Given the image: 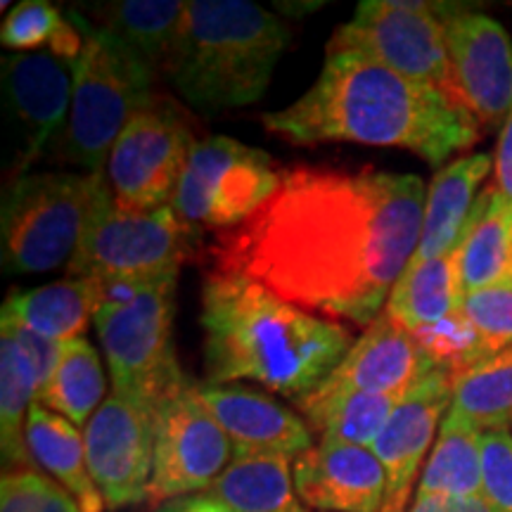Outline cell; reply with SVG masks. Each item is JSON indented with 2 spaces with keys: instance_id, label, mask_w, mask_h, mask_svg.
<instances>
[{
  "instance_id": "obj_1",
  "label": "cell",
  "mask_w": 512,
  "mask_h": 512,
  "mask_svg": "<svg viewBox=\"0 0 512 512\" xmlns=\"http://www.w3.org/2000/svg\"><path fill=\"white\" fill-rule=\"evenodd\" d=\"M425 200L413 174L294 166L252 219L216 235L211 264L368 328L420 245Z\"/></svg>"
},
{
  "instance_id": "obj_2",
  "label": "cell",
  "mask_w": 512,
  "mask_h": 512,
  "mask_svg": "<svg viewBox=\"0 0 512 512\" xmlns=\"http://www.w3.org/2000/svg\"><path fill=\"white\" fill-rule=\"evenodd\" d=\"M261 124L294 145L399 147L430 166L470 150L482 136L456 102L361 53H328L309 91L285 110L261 114Z\"/></svg>"
},
{
  "instance_id": "obj_3",
  "label": "cell",
  "mask_w": 512,
  "mask_h": 512,
  "mask_svg": "<svg viewBox=\"0 0 512 512\" xmlns=\"http://www.w3.org/2000/svg\"><path fill=\"white\" fill-rule=\"evenodd\" d=\"M200 323L209 384L252 380L294 401L328 380L354 344L347 325L221 271L204 278Z\"/></svg>"
},
{
  "instance_id": "obj_4",
  "label": "cell",
  "mask_w": 512,
  "mask_h": 512,
  "mask_svg": "<svg viewBox=\"0 0 512 512\" xmlns=\"http://www.w3.org/2000/svg\"><path fill=\"white\" fill-rule=\"evenodd\" d=\"M287 43L290 31L261 5L192 0L164 74L197 110H235L266 93Z\"/></svg>"
},
{
  "instance_id": "obj_5",
  "label": "cell",
  "mask_w": 512,
  "mask_h": 512,
  "mask_svg": "<svg viewBox=\"0 0 512 512\" xmlns=\"http://www.w3.org/2000/svg\"><path fill=\"white\" fill-rule=\"evenodd\" d=\"M83 34L81 57L74 64L69 117L57 143L62 162L102 174L119 133L133 114L155 98V69L112 31L72 10Z\"/></svg>"
},
{
  "instance_id": "obj_6",
  "label": "cell",
  "mask_w": 512,
  "mask_h": 512,
  "mask_svg": "<svg viewBox=\"0 0 512 512\" xmlns=\"http://www.w3.org/2000/svg\"><path fill=\"white\" fill-rule=\"evenodd\" d=\"M102 174H24L3 200L5 273H46L69 264L91 219Z\"/></svg>"
},
{
  "instance_id": "obj_7",
  "label": "cell",
  "mask_w": 512,
  "mask_h": 512,
  "mask_svg": "<svg viewBox=\"0 0 512 512\" xmlns=\"http://www.w3.org/2000/svg\"><path fill=\"white\" fill-rule=\"evenodd\" d=\"M176 287L178 275H166L131 304L95 313L114 394L157 408L190 380L174 349Z\"/></svg>"
},
{
  "instance_id": "obj_8",
  "label": "cell",
  "mask_w": 512,
  "mask_h": 512,
  "mask_svg": "<svg viewBox=\"0 0 512 512\" xmlns=\"http://www.w3.org/2000/svg\"><path fill=\"white\" fill-rule=\"evenodd\" d=\"M285 171L259 147L228 136L197 140L178 181L171 209L192 233H226L271 200Z\"/></svg>"
},
{
  "instance_id": "obj_9",
  "label": "cell",
  "mask_w": 512,
  "mask_h": 512,
  "mask_svg": "<svg viewBox=\"0 0 512 512\" xmlns=\"http://www.w3.org/2000/svg\"><path fill=\"white\" fill-rule=\"evenodd\" d=\"M192 238L171 204L150 214L121 211L105 178L67 271L74 278L178 275L192 256Z\"/></svg>"
},
{
  "instance_id": "obj_10",
  "label": "cell",
  "mask_w": 512,
  "mask_h": 512,
  "mask_svg": "<svg viewBox=\"0 0 512 512\" xmlns=\"http://www.w3.org/2000/svg\"><path fill=\"white\" fill-rule=\"evenodd\" d=\"M328 53H361L463 107L448 60L444 24L427 12L425 3L366 0L354 19L335 31Z\"/></svg>"
},
{
  "instance_id": "obj_11",
  "label": "cell",
  "mask_w": 512,
  "mask_h": 512,
  "mask_svg": "<svg viewBox=\"0 0 512 512\" xmlns=\"http://www.w3.org/2000/svg\"><path fill=\"white\" fill-rule=\"evenodd\" d=\"M195 143L183 110L155 95L133 114L107 159L105 178L117 207L128 214L169 207Z\"/></svg>"
},
{
  "instance_id": "obj_12",
  "label": "cell",
  "mask_w": 512,
  "mask_h": 512,
  "mask_svg": "<svg viewBox=\"0 0 512 512\" xmlns=\"http://www.w3.org/2000/svg\"><path fill=\"white\" fill-rule=\"evenodd\" d=\"M233 460V446L200 396V384L188 380L157 406L155 465L147 503L202 494Z\"/></svg>"
},
{
  "instance_id": "obj_13",
  "label": "cell",
  "mask_w": 512,
  "mask_h": 512,
  "mask_svg": "<svg viewBox=\"0 0 512 512\" xmlns=\"http://www.w3.org/2000/svg\"><path fill=\"white\" fill-rule=\"evenodd\" d=\"M157 408L110 394L83 427L86 458L107 510L147 503Z\"/></svg>"
},
{
  "instance_id": "obj_14",
  "label": "cell",
  "mask_w": 512,
  "mask_h": 512,
  "mask_svg": "<svg viewBox=\"0 0 512 512\" xmlns=\"http://www.w3.org/2000/svg\"><path fill=\"white\" fill-rule=\"evenodd\" d=\"M458 98L479 128L494 133L512 112V38L484 12L453 5L441 19Z\"/></svg>"
},
{
  "instance_id": "obj_15",
  "label": "cell",
  "mask_w": 512,
  "mask_h": 512,
  "mask_svg": "<svg viewBox=\"0 0 512 512\" xmlns=\"http://www.w3.org/2000/svg\"><path fill=\"white\" fill-rule=\"evenodd\" d=\"M74 91V64L41 50L3 57V95L19 133L15 159L17 178L60 138L69 117Z\"/></svg>"
},
{
  "instance_id": "obj_16",
  "label": "cell",
  "mask_w": 512,
  "mask_h": 512,
  "mask_svg": "<svg viewBox=\"0 0 512 512\" xmlns=\"http://www.w3.org/2000/svg\"><path fill=\"white\" fill-rule=\"evenodd\" d=\"M453 401V377L437 368L399 401L380 437L370 446L387 475V498L382 512H408L411 491L439 422Z\"/></svg>"
},
{
  "instance_id": "obj_17",
  "label": "cell",
  "mask_w": 512,
  "mask_h": 512,
  "mask_svg": "<svg viewBox=\"0 0 512 512\" xmlns=\"http://www.w3.org/2000/svg\"><path fill=\"white\" fill-rule=\"evenodd\" d=\"M200 396L233 446V458L297 460L313 448L304 418L245 384H200Z\"/></svg>"
},
{
  "instance_id": "obj_18",
  "label": "cell",
  "mask_w": 512,
  "mask_h": 512,
  "mask_svg": "<svg viewBox=\"0 0 512 512\" xmlns=\"http://www.w3.org/2000/svg\"><path fill=\"white\" fill-rule=\"evenodd\" d=\"M294 489L323 512H382L387 475L370 448L320 439L294 460Z\"/></svg>"
},
{
  "instance_id": "obj_19",
  "label": "cell",
  "mask_w": 512,
  "mask_h": 512,
  "mask_svg": "<svg viewBox=\"0 0 512 512\" xmlns=\"http://www.w3.org/2000/svg\"><path fill=\"white\" fill-rule=\"evenodd\" d=\"M434 370L437 366L418 339L382 311L320 387L332 392L406 396Z\"/></svg>"
},
{
  "instance_id": "obj_20",
  "label": "cell",
  "mask_w": 512,
  "mask_h": 512,
  "mask_svg": "<svg viewBox=\"0 0 512 512\" xmlns=\"http://www.w3.org/2000/svg\"><path fill=\"white\" fill-rule=\"evenodd\" d=\"M494 159L486 152L463 155L441 166L434 174L425 200L420 245L408 266L425 264L456 252L463 240L467 219L477 202V188L489 176Z\"/></svg>"
},
{
  "instance_id": "obj_21",
  "label": "cell",
  "mask_w": 512,
  "mask_h": 512,
  "mask_svg": "<svg viewBox=\"0 0 512 512\" xmlns=\"http://www.w3.org/2000/svg\"><path fill=\"white\" fill-rule=\"evenodd\" d=\"M463 294L512 285V200L486 185L467 219L458 247Z\"/></svg>"
},
{
  "instance_id": "obj_22",
  "label": "cell",
  "mask_w": 512,
  "mask_h": 512,
  "mask_svg": "<svg viewBox=\"0 0 512 512\" xmlns=\"http://www.w3.org/2000/svg\"><path fill=\"white\" fill-rule=\"evenodd\" d=\"M98 311V280L64 278L31 290H15L3 304V323H15L57 344L86 332Z\"/></svg>"
},
{
  "instance_id": "obj_23",
  "label": "cell",
  "mask_w": 512,
  "mask_h": 512,
  "mask_svg": "<svg viewBox=\"0 0 512 512\" xmlns=\"http://www.w3.org/2000/svg\"><path fill=\"white\" fill-rule=\"evenodd\" d=\"M27 446L34 465L72 494L83 512H105V498L93 482L83 432L74 422L34 403L27 422Z\"/></svg>"
},
{
  "instance_id": "obj_24",
  "label": "cell",
  "mask_w": 512,
  "mask_h": 512,
  "mask_svg": "<svg viewBox=\"0 0 512 512\" xmlns=\"http://www.w3.org/2000/svg\"><path fill=\"white\" fill-rule=\"evenodd\" d=\"M188 3L181 0H117L88 5L98 27L131 46L155 72H166Z\"/></svg>"
},
{
  "instance_id": "obj_25",
  "label": "cell",
  "mask_w": 512,
  "mask_h": 512,
  "mask_svg": "<svg viewBox=\"0 0 512 512\" xmlns=\"http://www.w3.org/2000/svg\"><path fill=\"white\" fill-rule=\"evenodd\" d=\"M463 285H460V264L456 252L408 266L389 292L384 313L406 332L437 323L448 313L460 309Z\"/></svg>"
},
{
  "instance_id": "obj_26",
  "label": "cell",
  "mask_w": 512,
  "mask_h": 512,
  "mask_svg": "<svg viewBox=\"0 0 512 512\" xmlns=\"http://www.w3.org/2000/svg\"><path fill=\"white\" fill-rule=\"evenodd\" d=\"M401 399L403 396L332 392V389L316 387L294 403L302 411L311 432L320 439L370 448Z\"/></svg>"
},
{
  "instance_id": "obj_27",
  "label": "cell",
  "mask_w": 512,
  "mask_h": 512,
  "mask_svg": "<svg viewBox=\"0 0 512 512\" xmlns=\"http://www.w3.org/2000/svg\"><path fill=\"white\" fill-rule=\"evenodd\" d=\"M415 496H482V430L451 408L441 422L430 458L422 467Z\"/></svg>"
},
{
  "instance_id": "obj_28",
  "label": "cell",
  "mask_w": 512,
  "mask_h": 512,
  "mask_svg": "<svg viewBox=\"0 0 512 512\" xmlns=\"http://www.w3.org/2000/svg\"><path fill=\"white\" fill-rule=\"evenodd\" d=\"M204 494L233 512H306L285 458H233Z\"/></svg>"
},
{
  "instance_id": "obj_29",
  "label": "cell",
  "mask_w": 512,
  "mask_h": 512,
  "mask_svg": "<svg viewBox=\"0 0 512 512\" xmlns=\"http://www.w3.org/2000/svg\"><path fill=\"white\" fill-rule=\"evenodd\" d=\"M107 396V377L98 351L88 339L79 337L62 344L55 373L41 389L36 403L74 422L76 427H86Z\"/></svg>"
},
{
  "instance_id": "obj_30",
  "label": "cell",
  "mask_w": 512,
  "mask_h": 512,
  "mask_svg": "<svg viewBox=\"0 0 512 512\" xmlns=\"http://www.w3.org/2000/svg\"><path fill=\"white\" fill-rule=\"evenodd\" d=\"M38 401L34 363L8 332L0 335V448L3 465L36 467L27 446V422Z\"/></svg>"
},
{
  "instance_id": "obj_31",
  "label": "cell",
  "mask_w": 512,
  "mask_h": 512,
  "mask_svg": "<svg viewBox=\"0 0 512 512\" xmlns=\"http://www.w3.org/2000/svg\"><path fill=\"white\" fill-rule=\"evenodd\" d=\"M451 411L482 432L508 430L512 425V347L453 377Z\"/></svg>"
},
{
  "instance_id": "obj_32",
  "label": "cell",
  "mask_w": 512,
  "mask_h": 512,
  "mask_svg": "<svg viewBox=\"0 0 512 512\" xmlns=\"http://www.w3.org/2000/svg\"><path fill=\"white\" fill-rule=\"evenodd\" d=\"M413 337L418 339L425 354L432 358L434 366L446 370L451 377L475 368L477 363L491 356L482 335L460 309L448 313L437 323L427 325V328L413 332Z\"/></svg>"
},
{
  "instance_id": "obj_33",
  "label": "cell",
  "mask_w": 512,
  "mask_h": 512,
  "mask_svg": "<svg viewBox=\"0 0 512 512\" xmlns=\"http://www.w3.org/2000/svg\"><path fill=\"white\" fill-rule=\"evenodd\" d=\"M0 512H83V508L38 467H8L0 479Z\"/></svg>"
},
{
  "instance_id": "obj_34",
  "label": "cell",
  "mask_w": 512,
  "mask_h": 512,
  "mask_svg": "<svg viewBox=\"0 0 512 512\" xmlns=\"http://www.w3.org/2000/svg\"><path fill=\"white\" fill-rule=\"evenodd\" d=\"M69 17L46 3V0H24L5 17L0 41L15 53H41L50 50L57 36L67 29Z\"/></svg>"
},
{
  "instance_id": "obj_35",
  "label": "cell",
  "mask_w": 512,
  "mask_h": 512,
  "mask_svg": "<svg viewBox=\"0 0 512 512\" xmlns=\"http://www.w3.org/2000/svg\"><path fill=\"white\" fill-rule=\"evenodd\" d=\"M460 311L482 335L491 356L512 347V285L463 294Z\"/></svg>"
},
{
  "instance_id": "obj_36",
  "label": "cell",
  "mask_w": 512,
  "mask_h": 512,
  "mask_svg": "<svg viewBox=\"0 0 512 512\" xmlns=\"http://www.w3.org/2000/svg\"><path fill=\"white\" fill-rule=\"evenodd\" d=\"M482 496L491 512H512V434L482 432Z\"/></svg>"
},
{
  "instance_id": "obj_37",
  "label": "cell",
  "mask_w": 512,
  "mask_h": 512,
  "mask_svg": "<svg viewBox=\"0 0 512 512\" xmlns=\"http://www.w3.org/2000/svg\"><path fill=\"white\" fill-rule=\"evenodd\" d=\"M0 323H3V320H0ZM3 332H8L19 347L24 349V354L29 356V361L34 363V370L38 375V394H41V389L48 384L50 375L55 373L57 361H60L62 344L36 335V332H31L27 328H19L15 323H3Z\"/></svg>"
},
{
  "instance_id": "obj_38",
  "label": "cell",
  "mask_w": 512,
  "mask_h": 512,
  "mask_svg": "<svg viewBox=\"0 0 512 512\" xmlns=\"http://www.w3.org/2000/svg\"><path fill=\"white\" fill-rule=\"evenodd\" d=\"M408 512H491L484 496L477 498H439V496H415Z\"/></svg>"
},
{
  "instance_id": "obj_39",
  "label": "cell",
  "mask_w": 512,
  "mask_h": 512,
  "mask_svg": "<svg viewBox=\"0 0 512 512\" xmlns=\"http://www.w3.org/2000/svg\"><path fill=\"white\" fill-rule=\"evenodd\" d=\"M494 169H496L494 185L503 192L505 197H508V200H512V112L501 128V138H498V145H496Z\"/></svg>"
},
{
  "instance_id": "obj_40",
  "label": "cell",
  "mask_w": 512,
  "mask_h": 512,
  "mask_svg": "<svg viewBox=\"0 0 512 512\" xmlns=\"http://www.w3.org/2000/svg\"><path fill=\"white\" fill-rule=\"evenodd\" d=\"M155 512H233L226 505L211 498L209 494H192L183 498H174V501H166L157 505Z\"/></svg>"
}]
</instances>
